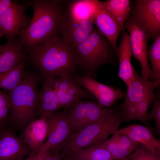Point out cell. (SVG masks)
I'll use <instances>...</instances> for the list:
<instances>
[{"mask_svg": "<svg viewBox=\"0 0 160 160\" xmlns=\"http://www.w3.org/2000/svg\"><path fill=\"white\" fill-rule=\"evenodd\" d=\"M28 58L45 79L73 76L77 66L75 47L57 34L36 47Z\"/></svg>", "mask_w": 160, "mask_h": 160, "instance_id": "6da1fadb", "label": "cell"}, {"mask_svg": "<svg viewBox=\"0 0 160 160\" xmlns=\"http://www.w3.org/2000/svg\"><path fill=\"white\" fill-rule=\"evenodd\" d=\"M25 4L33 7V15L28 26L20 31L18 40L25 53H29L57 34L64 14L57 0H30Z\"/></svg>", "mask_w": 160, "mask_h": 160, "instance_id": "7a4b0ae2", "label": "cell"}, {"mask_svg": "<svg viewBox=\"0 0 160 160\" xmlns=\"http://www.w3.org/2000/svg\"><path fill=\"white\" fill-rule=\"evenodd\" d=\"M38 80L34 74L25 73L20 84L7 94L10 108L6 123L15 132L19 130L22 132L36 119Z\"/></svg>", "mask_w": 160, "mask_h": 160, "instance_id": "3957f363", "label": "cell"}, {"mask_svg": "<svg viewBox=\"0 0 160 160\" xmlns=\"http://www.w3.org/2000/svg\"><path fill=\"white\" fill-rule=\"evenodd\" d=\"M75 48L77 66L83 74L95 79L102 65L117 63L118 55L108 40L96 28L84 41Z\"/></svg>", "mask_w": 160, "mask_h": 160, "instance_id": "277c9868", "label": "cell"}, {"mask_svg": "<svg viewBox=\"0 0 160 160\" xmlns=\"http://www.w3.org/2000/svg\"><path fill=\"white\" fill-rule=\"evenodd\" d=\"M121 113L116 112L103 121L88 125L81 130L73 133L61 152L68 154L73 150L92 145L105 140L118 130L122 123Z\"/></svg>", "mask_w": 160, "mask_h": 160, "instance_id": "5b68a950", "label": "cell"}, {"mask_svg": "<svg viewBox=\"0 0 160 160\" xmlns=\"http://www.w3.org/2000/svg\"><path fill=\"white\" fill-rule=\"evenodd\" d=\"M116 111L113 108H105L93 101L80 100L68 109L67 116L69 123L76 132L108 119Z\"/></svg>", "mask_w": 160, "mask_h": 160, "instance_id": "8992f818", "label": "cell"}, {"mask_svg": "<svg viewBox=\"0 0 160 160\" xmlns=\"http://www.w3.org/2000/svg\"><path fill=\"white\" fill-rule=\"evenodd\" d=\"M68 109L64 108L63 110L53 113L46 118L48 126V138L38 149L36 153L49 150L53 154L61 152L74 131L68 121Z\"/></svg>", "mask_w": 160, "mask_h": 160, "instance_id": "52a82bcc", "label": "cell"}, {"mask_svg": "<svg viewBox=\"0 0 160 160\" xmlns=\"http://www.w3.org/2000/svg\"><path fill=\"white\" fill-rule=\"evenodd\" d=\"M135 78L127 87L124 102L121 105L122 122L135 119L136 108L140 102L159 87L160 79L149 81L139 75L134 69Z\"/></svg>", "mask_w": 160, "mask_h": 160, "instance_id": "ba28073f", "label": "cell"}, {"mask_svg": "<svg viewBox=\"0 0 160 160\" xmlns=\"http://www.w3.org/2000/svg\"><path fill=\"white\" fill-rule=\"evenodd\" d=\"M130 15L145 31L148 39L160 34V0H136Z\"/></svg>", "mask_w": 160, "mask_h": 160, "instance_id": "9c48e42d", "label": "cell"}, {"mask_svg": "<svg viewBox=\"0 0 160 160\" xmlns=\"http://www.w3.org/2000/svg\"><path fill=\"white\" fill-rule=\"evenodd\" d=\"M57 95L60 109H69L83 99L96 100L88 90L82 88L74 80L72 76L45 79Z\"/></svg>", "mask_w": 160, "mask_h": 160, "instance_id": "30bf717a", "label": "cell"}, {"mask_svg": "<svg viewBox=\"0 0 160 160\" xmlns=\"http://www.w3.org/2000/svg\"><path fill=\"white\" fill-rule=\"evenodd\" d=\"M124 27L129 33L132 56L140 63L142 68V76L145 79H153L151 69L148 61L147 41L145 31L129 15Z\"/></svg>", "mask_w": 160, "mask_h": 160, "instance_id": "8fae6325", "label": "cell"}, {"mask_svg": "<svg viewBox=\"0 0 160 160\" xmlns=\"http://www.w3.org/2000/svg\"><path fill=\"white\" fill-rule=\"evenodd\" d=\"M28 7L14 1L0 16V32L8 40L15 38L29 25L31 19L25 13Z\"/></svg>", "mask_w": 160, "mask_h": 160, "instance_id": "7c38bea8", "label": "cell"}, {"mask_svg": "<svg viewBox=\"0 0 160 160\" xmlns=\"http://www.w3.org/2000/svg\"><path fill=\"white\" fill-rule=\"evenodd\" d=\"M72 76L77 84L88 90L94 96L101 106L110 108L117 100L125 96L121 89L101 83L89 76L82 74Z\"/></svg>", "mask_w": 160, "mask_h": 160, "instance_id": "4fadbf2b", "label": "cell"}, {"mask_svg": "<svg viewBox=\"0 0 160 160\" xmlns=\"http://www.w3.org/2000/svg\"><path fill=\"white\" fill-rule=\"evenodd\" d=\"M9 127L0 130V160H25L32 152L21 137Z\"/></svg>", "mask_w": 160, "mask_h": 160, "instance_id": "5bb4252c", "label": "cell"}, {"mask_svg": "<svg viewBox=\"0 0 160 160\" xmlns=\"http://www.w3.org/2000/svg\"><path fill=\"white\" fill-rule=\"evenodd\" d=\"M93 18L78 21L71 18L64 14L63 19L60 24L58 32L62 37L76 47L85 41L94 31Z\"/></svg>", "mask_w": 160, "mask_h": 160, "instance_id": "9a60e30c", "label": "cell"}, {"mask_svg": "<svg viewBox=\"0 0 160 160\" xmlns=\"http://www.w3.org/2000/svg\"><path fill=\"white\" fill-rule=\"evenodd\" d=\"M93 22L97 29L108 40L117 54V41L121 28L105 9L101 1L96 0Z\"/></svg>", "mask_w": 160, "mask_h": 160, "instance_id": "2e32d148", "label": "cell"}, {"mask_svg": "<svg viewBox=\"0 0 160 160\" xmlns=\"http://www.w3.org/2000/svg\"><path fill=\"white\" fill-rule=\"evenodd\" d=\"M28 58L18 39L8 40L6 44L0 45V74L11 69Z\"/></svg>", "mask_w": 160, "mask_h": 160, "instance_id": "e0dca14e", "label": "cell"}, {"mask_svg": "<svg viewBox=\"0 0 160 160\" xmlns=\"http://www.w3.org/2000/svg\"><path fill=\"white\" fill-rule=\"evenodd\" d=\"M122 38L117 49L119 68L118 73L128 87L135 78V68L131 64L132 55L129 35L122 30Z\"/></svg>", "mask_w": 160, "mask_h": 160, "instance_id": "ac0fdd59", "label": "cell"}, {"mask_svg": "<svg viewBox=\"0 0 160 160\" xmlns=\"http://www.w3.org/2000/svg\"><path fill=\"white\" fill-rule=\"evenodd\" d=\"M154 129L134 124L118 130L113 134L125 135L149 149L160 154V141L153 135L152 131Z\"/></svg>", "mask_w": 160, "mask_h": 160, "instance_id": "d6986e66", "label": "cell"}, {"mask_svg": "<svg viewBox=\"0 0 160 160\" xmlns=\"http://www.w3.org/2000/svg\"><path fill=\"white\" fill-rule=\"evenodd\" d=\"M48 133L46 118L36 119L30 123L22 132L21 137L32 152L36 151L43 144Z\"/></svg>", "mask_w": 160, "mask_h": 160, "instance_id": "ffe728a7", "label": "cell"}, {"mask_svg": "<svg viewBox=\"0 0 160 160\" xmlns=\"http://www.w3.org/2000/svg\"><path fill=\"white\" fill-rule=\"evenodd\" d=\"M60 109L57 95L52 87L45 81L38 93L36 115L39 118H46Z\"/></svg>", "mask_w": 160, "mask_h": 160, "instance_id": "44dd1931", "label": "cell"}, {"mask_svg": "<svg viewBox=\"0 0 160 160\" xmlns=\"http://www.w3.org/2000/svg\"><path fill=\"white\" fill-rule=\"evenodd\" d=\"M101 2L119 26L124 29V24L131 13V1L108 0L101 1Z\"/></svg>", "mask_w": 160, "mask_h": 160, "instance_id": "7402d4cb", "label": "cell"}, {"mask_svg": "<svg viewBox=\"0 0 160 160\" xmlns=\"http://www.w3.org/2000/svg\"><path fill=\"white\" fill-rule=\"evenodd\" d=\"M101 142L73 150L68 154L73 160H114L111 154L102 145Z\"/></svg>", "mask_w": 160, "mask_h": 160, "instance_id": "603a6c76", "label": "cell"}, {"mask_svg": "<svg viewBox=\"0 0 160 160\" xmlns=\"http://www.w3.org/2000/svg\"><path fill=\"white\" fill-rule=\"evenodd\" d=\"M96 0H76L70 2L66 13L72 19L82 21L93 18Z\"/></svg>", "mask_w": 160, "mask_h": 160, "instance_id": "cb8c5ba5", "label": "cell"}, {"mask_svg": "<svg viewBox=\"0 0 160 160\" xmlns=\"http://www.w3.org/2000/svg\"><path fill=\"white\" fill-rule=\"evenodd\" d=\"M25 59L14 68L0 74V89L9 91L14 90L22 81L25 73Z\"/></svg>", "mask_w": 160, "mask_h": 160, "instance_id": "d4e9b609", "label": "cell"}, {"mask_svg": "<svg viewBox=\"0 0 160 160\" xmlns=\"http://www.w3.org/2000/svg\"><path fill=\"white\" fill-rule=\"evenodd\" d=\"M148 57L151 62L153 81L160 78V34L154 39V42L148 50Z\"/></svg>", "mask_w": 160, "mask_h": 160, "instance_id": "484cf974", "label": "cell"}, {"mask_svg": "<svg viewBox=\"0 0 160 160\" xmlns=\"http://www.w3.org/2000/svg\"><path fill=\"white\" fill-rule=\"evenodd\" d=\"M102 145L111 154L114 160H126L130 155L118 144L116 133L108 140L101 142Z\"/></svg>", "mask_w": 160, "mask_h": 160, "instance_id": "4316f807", "label": "cell"}, {"mask_svg": "<svg viewBox=\"0 0 160 160\" xmlns=\"http://www.w3.org/2000/svg\"><path fill=\"white\" fill-rule=\"evenodd\" d=\"M156 96L154 92L145 97L138 105L136 110L135 119L147 125L148 111L153 99Z\"/></svg>", "mask_w": 160, "mask_h": 160, "instance_id": "83f0119b", "label": "cell"}, {"mask_svg": "<svg viewBox=\"0 0 160 160\" xmlns=\"http://www.w3.org/2000/svg\"><path fill=\"white\" fill-rule=\"evenodd\" d=\"M160 155L140 144L126 160H160Z\"/></svg>", "mask_w": 160, "mask_h": 160, "instance_id": "f1b7e54d", "label": "cell"}, {"mask_svg": "<svg viewBox=\"0 0 160 160\" xmlns=\"http://www.w3.org/2000/svg\"><path fill=\"white\" fill-rule=\"evenodd\" d=\"M10 105L7 94L0 89V130L5 127L8 118Z\"/></svg>", "mask_w": 160, "mask_h": 160, "instance_id": "f546056e", "label": "cell"}, {"mask_svg": "<svg viewBox=\"0 0 160 160\" xmlns=\"http://www.w3.org/2000/svg\"><path fill=\"white\" fill-rule=\"evenodd\" d=\"M117 141L121 147L130 155L140 144L127 135L121 133H116Z\"/></svg>", "mask_w": 160, "mask_h": 160, "instance_id": "4dcf8cb0", "label": "cell"}, {"mask_svg": "<svg viewBox=\"0 0 160 160\" xmlns=\"http://www.w3.org/2000/svg\"><path fill=\"white\" fill-rule=\"evenodd\" d=\"M153 109L148 114L147 120H151L154 118L156 124L155 129L157 132V135L160 134V100L157 96L153 99Z\"/></svg>", "mask_w": 160, "mask_h": 160, "instance_id": "1f68e13d", "label": "cell"}, {"mask_svg": "<svg viewBox=\"0 0 160 160\" xmlns=\"http://www.w3.org/2000/svg\"><path fill=\"white\" fill-rule=\"evenodd\" d=\"M51 151L49 150L36 153L33 157L31 160H45L51 154Z\"/></svg>", "mask_w": 160, "mask_h": 160, "instance_id": "d6a6232c", "label": "cell"}, {"mask_svg": "<svg viewBox=\"0 0 160 160\" xmlns=\"http://www.w3.org/2000/svg\"><path fill=\"white\" fill-rule=\"evenodd\" d=\"M13 1L10 0H0V16L12 5Z\"/></svg>", "mask_w": 160, "mask_h": 160, "instance_id": "836d02e7", "label": "cell"}, {"mask_svg": "<svg viewBox=\"0 0 160 160\" xmlns=\"http://www.w3.org/2000/svg\"><path fill=\"white\" fill-rule=\"evenodd\" d=\"M66 155L65 153L62 152L56 154L52 153L45 160H61Z\"/></svg>", "mask_w": 160, "mask_h": 160, "instance_id": "e575fe53", "label": "cell"}, {"mask_svg": "<svg viewBox=\"0 0 160 160\" xmlns=\"http://www.w3.org/2000/svg\"><path fill=\"white\" fill-rule=\"evenodd\" d=\"M36 153L35 152H32L25 160H31L33 156Z\"/></svg>", "mask_w": 160, "mask_h": 160, "instance_id": "d590c367", "label": "cell"}, {"mask_svg": "<svg viewBox=\"0 0 160 160\" xmlns=\"http://www.w3.org/2000/svg\"><path fill=\"white\" fill-rule=\"evenodd\" d=\"M62 160H73L71 156H68L65 158H63Z\"/></svg>", "mask_w": 160, "mask_h": 160, "instance_id": "8d00e7d4", "label": "cell"}, {"mask_svg": "<svg viewBox=\"0 0 160 160\" xmlns=\"http://www.w3.org/2000/svg\"><path fill=\"white\" fill-rule=\"evenodd\" d=\"M3 36V35H2L1 33L0 32V39Z\"/></svg>", "mask_w": 160, "mask_h": 160, "instance_id": "74e56055", "label": "cell"}, {"mask_svg": "<svg viewBox=\"0 0 160 160\" xmlns=\"http://www.w3.org/2000/svg\"><path fill=\"white\" fill-rule=\"evenodd\" d=\"M62 159H61V160H62Z\"/></svg>", "mask_w": 160, "mask_h": 160, "instance_id": "f35d334b", "label": "cell"}]
</instances>
